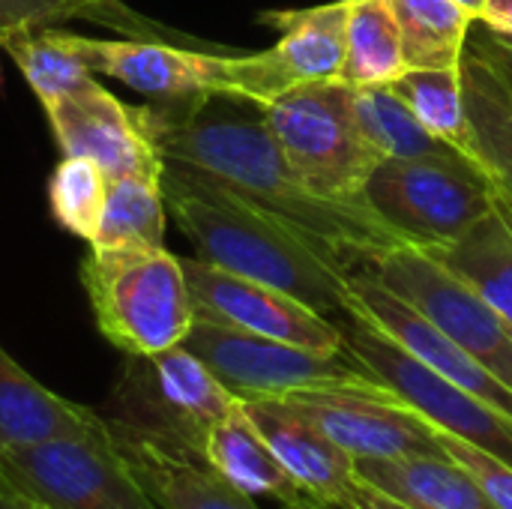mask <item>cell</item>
<instances>
[{
    "label": "cell",
    "mask_w": 512,
    "mask_h": 509,
    "mask_svg": "<svg viewBox=\"0 0 512 509\" xmlns=\"http://www.w3.org/2000/svg\"><path fill=\"white\" fill-rule=\"evenodd\" d=\"M243 99L210 96L195 105H147L153 141L165 165L201 174L267 216L279 219L345 270L366 267L381 252L408 243L363 201H330L309 189Z\"/></svg>",
    "instance_id": "cell-1"
},
{
    "label": "cell",
    "mask_w": 512,
    "mask_h": 509,
    "mask_svg": "<svg viewBox=\"0 0 512 509\" xmlns=\"http://www.w3.org/2000/svg\"><path fill=\"white\" fill-rule=\"evenodd\" d=\"M162 195L168 216L195 243L201 261L279 288L336 324L351 312V270L279 219L177 165H165Z\"/></svg>",
    "instance_id": "cell-2"
},
{
    "label": "cell",
    "mask_w": 512,
    "mask_h": 509,
    "mask_svg": "<svg viewBox=\"0 0 512 509\" xmlns=\"http://www.w3.org/2000/svg\"><path fill=\"white\" fill-rule=\"evenodd\" d=\"M99 333L126 357H150L186 339L195 300L165 246H90L81 264Z\"/></svg>",
    "instance_id": "cell-3"
},
{
    "label": "cell",
    "mask_w": 512,
    "mask_h": 509,
    "mask_svg": "<svg viewBox=\"0 0 512 509\" xmlns=\"http://www.w3.org/2000/svg\"><path fill=\"white\" fill-rule=\"evenodd\" d=\"M258 108L312 192L330 201H363V189L384 156L360 129L354 87L345 81L300 84Z\"/></svg>",
    "instance_id": "cell-4"
},
{
    "label": "cell",
    "mask_w": 512,
    "mask_h": 509,
    "mask_svg": "<svg viewBox=\"0 0 512 509\" xmlns=\"http://www.w3.org/2000/svg\"><path fill=\"white\" fill-rule=\"evenodd\" d=\"M366 204L408 243L453 246L495 210L492 177L462 153L384 159L363 189Z\"/></svg>",
    "instance_id": "cell-5"
},
{
    "label": "cell",
    "mask_w": 512,
    "mask_h": 509,
    "mask_svg": "<svg viewBox=\"0 0 512 509\" xmlns=\"http://www.w3.org/2000/svg\"><path fill=\"white\" fill-rule=\"evenodd\" d=\"M0 483L39 509H159L129 471L105 417L81 435L3 447Z\"/></svg>",
    "instance_id": "cell-6"
},
{
    "label": "cell",
    "mask_w": 512,
    "mask_h": 509,
    "mask_svg": "<svg viewBox=\"0 0 512 509\" xmlns=\"http://www.w3.org/2000/svg\"><path fill=\"white\" fill-rule=\"evenodd\" d=\"M237 405L240 399L183 345L129 357L114 390V420L120 426L192 459H201L210 426Z\"/></svg>",
    "instance_id": "cell-7"
},
{
    "label": "cell",
    "mask_w": 512,
    "mask_h": 509,
    "mask_svg": "<svg viewBox=\"0 0 512 509\" xmlns=\"http://www.w3.org/2000/svg\"><path fill=\"white\" fill-rule=\"evenodd\" d=\"M345 351L384 387L402 396L411 408H417L438 432L462 438L483 453L501 459L512 468V417L495 405L477 399L474 393L450 384L417 357H411L402 345H396L387 333H381L372 321L348 312L342 321Z\"/></svg>",
    "instance_id": "cell-8"
},
{
    "label": "cell",
    "mask_w": 512,
    "mask_h": 509,
    "mask_svg": "<svg viewBox=\"0 0 512 509\" xmlns=\"http://www.w3.org/2000/svg\"><path fill=\"white\" fill-rule=\"evenodd\" d=\"M363 270L423 312L512 390V330L474 285L417 243H399Z\"/></svg>",
    "instance_id": "cell-9"
},
{
    "label": "cell",
    "mask_w": 512,
    "mask_h": 509,
    "mask_svg": "<svg viewBox=\"0 0 512 509\" xmlns=\"http://www.w3.org/2000/svg\"><path fill=\"white\" fill-rule=\"evenodd\" d=\"M240 399H282L297 390L372 378L348 351L318 354L198 315L180 342Z\"/></svg>",
    "instance_id": "cell-10"
},
{
    "label": "cell",
    "mask_w": 512,
    "mask_h": 509,
    "mask_svg": "<svg viewBox=\"0 0 512 509\" xmlns=\"http://www.w3.org/2000/svg\"><path fill=\"white\" fill-rule=\"evenodd\" d=\"M351 459L447 456L438 429L375 378L282 396Z\"/></svg>",
    "instance_id": "cell-11"
},
{
    "label": "cell",
    "mask_w": 512,
    "mask_h": 509,
    "mask_svg": "<svg viewBox=\"0 0 512 509\" xmlns=\"http://www.w3.org/2000/svg\"><path fill=\"white\" fill-rule=\"evenodd\" d=\"M90 72L117 78L153 105H195L210 96H228L231 54L195 51L168 39H99L66 27H51Z\"/></svg>",
    "instance_id": "cell-12"
},
{
    "label": "cell",
    "mask_w": 512,
    "mask_h": 509,
    "mask_svg": "<svg viewBox=\"0 0 512 509\" xmlns=\"http://www.w3.org/2000/svg\"><path fill=\"white\" fill-rule=\"evenodd\" d=\"M63 156L93 159L108 180L153 177L162 180L165 162L153 141L150 108L126 105L99 81L42 105Z\"/></svg>",
    "instance_id": "cell-13"
},
{
    "label": "cell",
    "mask_w": 512,
    "mask_h": 509,
    "mask_svg": "<svg viewBox=\"0 0 512 509\" xmlns=\"http://www.w3.org/2000/svg\"><path fill=\"white\" fill-rule=\"evenodd\" d=\"M180 264L198 315L318 354L345 351L342 327L315 312L312 306L300 303L297 297L264 282L213 267L201 258H180Z\"/></svg>",
    "instance_id": "cell-14"
},
{
    "label": "cell",
    "mask_w": 512,
    "mask_h": 509,
    "mask_svg": "<svg viewBox=\"0 0 512 509\" xmlns=\"http://www.w3.org/2000/svg\"><path fill=\"white\" fill-rule=\"evenodd\" d=\"M348 309L372 321L381 333H387L396 345H402L411 357H417L423 366H429L450 384L474 393L477 399L512 417L510 387L363 267L351 270L348 276Z\"/></svg>",
    "instance_id": "cell-15"
},
{
    "label": "cell",
    "mask_w": 512,
    "mask_h": 509,
    "mask_svg": "<svg viewBox=\"0 0 512 509\" xmlns=\"http://www.w3.org/2000/svg\"><path fill=\"white\" fill-rule=\"evenodd\" d=\"M240 405L306 498L342 507L354 486V459L288 399H246Z\"/></svg>",
    "instance_id": "cell-16"
},
{
    "label": "cell",
    "mask_w": 512,
    "mask_h": 509,
    "mask_svg": "<svg viewBox=\"0 0 512 509\" xmlns=\"http://www.w3.org/2000/svg\"><path fill=\"white\" fill-rule=\"evenodd\" d=\"M108 423L129 471L138 477V483L159 509H261L255 498L234 489L201 459L165 450L129 432L117 420Z\"/></svg>",
    "instance_id": "cell-17"
},
{
    "label": "cell",
    "mask_w": 512,
    "mask_h": 509,
    "mask_svg": "<svg viewBox=\"0 0 512 509\" xmlns=\"http://www.w3.org/2000/svg\"><path fill=\"white\" fill-rule=\"evenodd\" d=\"M354 477L408 509H498L450 456L354 459Z\"/></svg>",
    "instance_id": "cell-18"
},
{
    "label": "cell",
    "mask_w": 512,
    "mask_h": 509,
    "mask_svg": "<svg viewBox=\"0 0 512 509\" xmlns=\"http://www.w3.org/2000/svg\"><path fill=\"white\" fill-rule=\"evenodd\" d=\"M348 15L351 3H324L312 9H288L261 15L273 27L282 30L279 42L270 51L276 69L288 81V87L315 84V81H339L345 63V39H348Z\"/></svg>",
    "instance_id": "cell-19"
},
{
    "label": "cell",
    "mask_w": 512,
    "mask_h": 509,
    "mask_svg": "<svg viewBox=\"0 0 512 509\" xmlns=\"http://www.w3.org/2000/svg\"><path fill=\"white\" fill-rule=\"evenodd\" d=\"M96 417V411L39 384L0 345V450L81 435L96 423Z\"/></svg>",
    "instance_id": "cell-20"
},
{
    "label": "cell",
    "mask_w": 512,
    "mask_h": 509,
    "mask_svg": "<svg viewBox=\"0 0 512 509\" xmlns=\"http://www.w3.org/2000/svg\"><path fill=\"white\" fill-rule=\"evenodd\" d=\"M201 462L249 498H270L282 507L297 498H306V492L285 471V465L267 447L261 432L252 426L243 405H237L231 414L210 426Z\"/></svg>",
    "instance_id": "cell-21"
},
{
    "label": "cell",
    "mask_w": 512,
    "mask_h": 509,
    "mask_svg": "<svg viewBox=\"0 0 512 509\" xmlns=\"http://www.w3.org/2000/svg\"><path fill=\"white\" fill-rule=\"evenodd\" d=\"M462 93L477 144V159L492 183L512 198V87L477 51L465 48Z\"/></svg>",
    "instance_id": "cell-22"
},
{
    "label": "cell",
    "mask_w": 512,
    "mask_h": 509,
    "mask_svg": "<svg viewBox=\"0 0 512 509\" xmlns=\"http://www.w3.org/2000/svg\"><path fill=\"white\" fill-rule=\"evenodd\" d=\"M453 273L480 291V297L512 330V210L495 186V210L453 246L432 252Z\"/></svg>",
    "instance_id": "cell-23"
},
{
    "label": "cell",
    "mask_w": 512,
    "mask_h": 509,
    "mask_svg": "<svg viewBox=\"0 0 512 509\" xmlns=\"http://www.w3.org/2000/svg\"><path fill=\"white\" fill-rule=\"evenodd\" d=\"M399 24L408 69H459L477 24L453 0H384Z\"/></svg>",
    "instance_id": "cell-24"
},
{
    "label": "cell",
    "mask_w": 512,
    "mask_h": 509,
    "mask_svg": "<svg viewBox=\"0 0 512 509\" xmlns=\"http://www.w3.org/2000/svg\"><path fill=\"white\" fill-rule=\"evenodd\" d=\"M90 21L132 39H174L177 33L132 9L126 0H0V39L21 30Z\"/></svg>",
    "instance_id": "cell-25"
},
{
    "label": "cell",
    "mask_w": 512,
    "mask_h": 509,
    "mask_svg": "<svg viewBox=\"0 0 512 509\" xmlns=\"http://www.w3.org/2000/svg\"><path fill=\"white\" fill-rule=\"evenodd\" d=\"M408 72L399 24L384 0L354 3L348 15L345 63L339 81L348 87L393 84Z\"/></svg>",
    "instance_id": "cell-26"
},
{
    "label": "cell",
    "mask_w": 512,
    "mask_h": 509,
    "mask_svg": "<svg viewBox=\"0 0 512 509\" xmlns=\"http://www.w3.org/2000/svg\"><path fill=\"white\" fill-rule=\"evenodd\" d=\"M393 90L414 111L426 132L480 165L462 93V69H408L393 81Z\"/></svg>",
    "instance_id": "cell-27"
},
{
    "label": "cell",
    "mask_w": 512,
    "mask_h": 509,
    "mask_svg": "<svg viewBox=\"0 0 512 509\" xmlns=\"http://www.w3.org/2000/svg\"><path fill=\"white\" fill-rule=\"evenodd\" d=\"M165 216L162 180L114 177L90 246H165Z\"/></svg>",
    "instance_id": "cell-28"
},
{
    "label": "cell",
    "mask_w": 512,
    "mask_h": 509,
    "mask_svg": "<svg viewBox=\"0 0 512 509\" xmlns=\"http://www.w3.org/2000/svg\"><path fill=\"white\" fill-rule=\"evenodd\" d=\"M354 108L363 135L384 159H411V156H432L450 150L444 141H438L432 132L423 129V123L402 102L393 84L354 87Z\"/></svg>",
    "instance_id": "cell-29"
},
{
    "label": "cell",
    "mask_w": 512,
    "mask_h": 509,
    "mask_svg": "<svg viewBox=\"0 0 512 509\" xmlns=\"http://www.w3.org/2000/svg\"><path fill=\"white\" fill-rule=\"evenodd\" d=\"M0 51H6L15 60V66L21 69V75L27 78L42 105L78 93L96 81L93 72L63 42H57L51 27L9 33L0 39Z\"/></svg>",
    "instance_id": "cell-30"
},
{
    "label": "cell",
    "mask_w": 512,
    "mask_h": 509,
    "mask_svg": "<svg viewBox=\"0 0 512 509\" xmlns=\"http://www.w3.org/2000/svg\"><path fill=\"white\" fill-rule=\"evenodd\" d=\"M108 195V174L84 156H63L48 183L54 219L75 237L93 240Z\"/></svg>",
    "instance_id": "cell-31"
},
{
    "label": "cell",
    "mask_w": 512,
    "mask_h": 509,
    "mask_svg": "<svg viewBox=\"0 0 512 509\" xmlns=\"http://www.w3.org/2000/svg\"><path fill=\"white\" fill-rule=\"evenodd\" d=\"M438 435H441L444 453H447L456 465H462V468L483 486V492L495 501V507L512 509L510 465H504L501 459L483 453L480 447H474V444H468V441H462V438H453V435H447V432H438Z\"/></svg>",
    "instance_id": "cell-32"
},
{
    "label": "cell",
    "mask_w": 512,
    "mask_h": 509,
    "mask_svg": "<svg viewBox=\"0 0 512 509\" xmlns=\"http://www.w3.org/2000/svg\"><path fill=\"white\" fill-rule=\"evenodd\" d=\"M474 33V27H471ZM468 48L477 51L480 57H486L512 87V36H504V33H495L489 27H480L474 36H468Z\"/></svg>",
    "instance_id": "cell-33"
},
{
    "label": "cell",
    "mask_w": 512,
    "mask_h": 509,
    "mask_svg": "<svg viewBox=\"0 0 512 509\" xmlns=\"http://www.w3.org/2000/svg\"><path fill=\"white\" fill-rule=\"evenodd\" d=\"M339 509H408L405 504H399V501H393V498H387L384 492H378L375 486H369V483H363V480H357L354 477V486H351V492L345 495V501H342V507Z\"/></svg>",
    "instance_id": "cell-34"
},
{
    "label": "cell",
    "mask_w": 512,
    "mask_h": 509,
    "mask_svg": "<svg viewBox=\"0 0 512 509\" xmlns=\"http://www.w3.org/2000/svg\"><path fill=\"white\" fill-rule=\"evenodd\" d=\"M477 21L495 33L512 36V0H486Z\"/></svg>",
    "instance_id": "cell-35"
},
{
    "label": "cell",
    "mask_w": 512,
    "mask_h": 509,
    "mask_svg": "<svg viewBox=\"0 0 512 509\" xmlns=\"http://www.w3.org/2000/svg\"><path fill=\"white\" fill-rule=\"evenodd\" d=\"M0 509H39L36 504H30L27 498H21L15 489H9L6 483H0Z\"/></svg>",
    "instance_id": "cell-36"
},
{
    "label": "cell",
    "mask_w": 512,
    "mask_h": 509,
    "mask_svg": "<svg viewBox=\"0 0 512 509\" xmlns=\"http://www.w3.org/2000/svg\"><path fill=\"white\" fill-rule=\"evenodd\" d=\"M285 509H336V507H327V504H321V501H312V498H297V501L285 504Z\"/></svg>",
    "instance_id": "cell-37"
},
{
    "label": "cell",
    "mask_w": 512,
    "mask_h": 509,
    "mask_svg": "<svg viewBox=\"0 0 512 509\" xmlns=\"http://www.w3.org/2000/svg\"><path fill=\"white\" fill-rule=\"evenodd\" d=\"M453 3H459V6H462V9L477 21V18H480V9H483V3H486V0H453Z\"/></svg>",
    "instance_id": "cell-38"
},
{
    "label": "cell",
    "mask_w": 512,
    "mask_h": 509,
    "mask_svg": "<svg viewBox=\"0 0 512 509\" xmlns=\"http://www.w3.org/2000/svg\"><path fill=\"white\" fill-rule=\"evenodd\" d=\"M498 192H501V189H498ZM501 198L507 201V207H510V210H512V198H510V195H507V192H501Z\"/></svg>",
    "instance_id": "cell-39"
},
{
    "label": "cell",
    "mask_w": 512,
    "mask_h": 509,
    "mask_svg": "<svg viewBox=\"0 0 512 509\" xmlns=\"http://www.w3.org/2000/svg\"><path fill=\"white\" fill-rule=\"evenodd\" d=\"M345 3H351V6H354V3H366V0H345Z\"/></svg>",
    "instance_id": "cell-40"
}]
</instances>
